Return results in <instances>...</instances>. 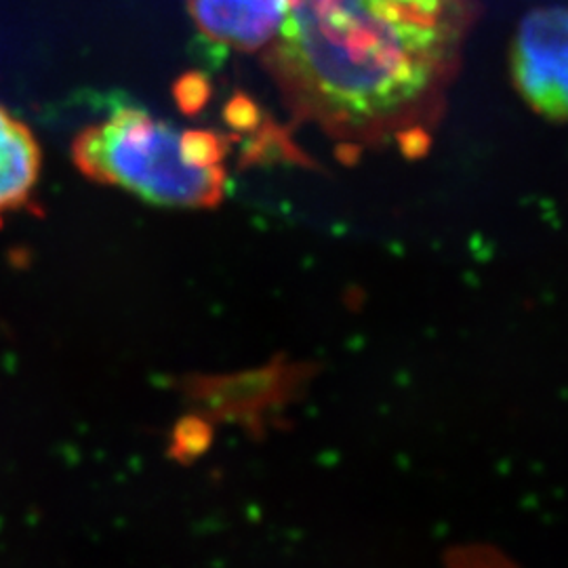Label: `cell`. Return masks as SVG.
Returning <instances> with one entry per match:
<instances>
[{
    "instance_id": "2",
    "label": "cell",
    "mask_w": 568,
    "mask_h": 568,
    "mask_svg": "<svg viewBox=\"0 0 568 568\" xmlns=\"http://www.w3.org/2000/svg\"><path fill=\"white\" fill-rule=\"evenodd\" d=\"M72 154L89 180L116 185L148 203L209 209L224 199V138L203 129L180 131L140 108H119L84 129Z\"/></svg>"
},
{
    "instance_id": "7",
    "label": "cell",
    "mask_w": 568,
    "mask_h": 568,
    "mask_svg": "<svg viewBox=\"0 0 568 568\" xmlns=\"http://www.w3.org/2000/svg\"><path fill=\"white\" fill-rule=\"evenodd\" d=\"M211 445H213L211 419L199 410H192V413L183 415L182 419L173 427L169 455L178 464L187 466V464H194L196 459H201Z\"/></svg>"
},
{
    "instance_id": "5",
    "label": "cell",
    "mask_w": 568,
    "mask_h": 568,
    "mask_svg": "<svg viewBox=\"0 0 568 568\" xmlns=\"http://www.w3.org/2000/svg\"><path fill=\"white\" fill-rule=\"evenodd\" d=\"M288 0H187L194 23L209 41L255 51L283 26Z\"/></svg>"
},
{
    "instance_id": "1",
    "label": "cell",
    "mask_w": 568,
    "mask_h": 568,
    "mask_svg": "<svg viewBox=\"0 0 568 568\" xmlns=\"http://www.w3.org/2000/svg\"><path fill=\"white\" fill-rule=\"evenodd\" d=\"M471 20L474 0H288L265 65L333 138L413 142L443 110Z\"/></svg>"
},
{
    "instance_id": "6",
    "label": "cell",
    "mask_w": 568,
    "mask_h": 568,
    "mask_svg": "<svg viewBox=\"0 0 568 568\" xmlns=\"http://www.w3.org/2000/svg\"><path fill=\"white\" fill-rule=\"evenodd\" d=\"M39 178V142L23 122L0 105V213L26 206Z\"/></svg>"
},
{
    "instance_id": "4",
    "label": "cell",
    "mask_w": 568,
    "mask_h": 568,
    "mask_svg": "<svg viewBox=\"0 0 568 568\" xmlns=\"http://www.w3.org/2000/svg\"><path fill=\"white\" fill-rule=\"evenodd\" d=\"M297 382L295 366L272 363L232 375H194L182 382V392L194 410L211 422H243L255 426L267 408L283 403Z\"/></svg>"
},
{
    "instance_id": "3",
    "label": "cell",
    "mask_w": 568,
    "mask_h": 568,
    "mask_svg": "<svg viewBox=\"0 0 568 568\" xmlns=\"http://www.w3.org/2000/svg\"><path fill=\"white\" fill-rule=\"evenodd\" d=\"M511 77L523 100L549 121H568V9L528 13L511 44Z\"/></svg>"
}]
</instances>
